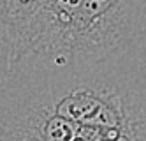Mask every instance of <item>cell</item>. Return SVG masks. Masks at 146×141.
Here are the masks:
<instances>
[{
  "instance_id": "cell-2",
  "label": "cell",
  "mask_w": 146,
  "mask_h": 141,
  "mask_svg": "<svg viewBox=\"0 0 146 141\" xmlns=\"http://www.w3.org/2000/svg\"><path fill=\"white\" fill-rule=\"evenodd\" d=\"M146 49V0H0V58Z\"/></svg>"
},
{
  "instance_id": "cell-1",
  "label": "cell",
  "mask_w": 146,
  "mask_h": 141,
  "mask_svg": "<svg viewBox=\"0 0 146 141\" xmlns=\"http://www.w3.org/2000/svg\"><path fill=\"white\" fill-rule=\"evenodd\" d=\"M0 141H146V49L0 60Z\"/></svg>"
}]
</instances>
